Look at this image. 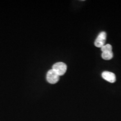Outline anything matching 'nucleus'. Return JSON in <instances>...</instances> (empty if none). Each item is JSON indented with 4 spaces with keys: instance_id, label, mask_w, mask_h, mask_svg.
Wrapping results in <instances>:
<instances>
[{
    "instance_id": "obj_1",
    "label": "nucleus",
    "mask_w": 121,
    "mask_h": 121,
    "mask_svg": "<svg viewBox=\"0 0 121 121\" xmlns=\"http://www.w3.org/2000/svg\"><path fill=\"white\" fill-rule=\"evenodd\" d=\"M52 69H53L60 76H62L67 71V65L63 62H57L53 65Z\"/></svg>"
},
{
    "instance_id": "obj_2",
    "label": "nucleus",
    "mask_w": 121,
    "mask_h": 121,
    "mask_svg": "<svg viewBox=\"0 0 121 121\" xmlns=\"http://www.w3.org/2000/svg\"><path fill=\"white\" fill-rule=\"evenodd\" d=\"M47 81L50 84H54L57 83L60 80V76L53 69H50L47 72L46 76Z\"/></svg>"
},
{
    "instance_id": "obj_3",
    "label": "nucleus",
    "mask_w": 121,
    "mask_h": 121,
    "mask_svg": "<svg viewBox=\"0 0 121 121\" xmlns=\"http://www.w3.org/2000/svg\"><path fill=\"white\" fill-rule=\"evenodd\" d=\"M106 38H107V34L104 31H102L98 35L96 40L94 42V44L96 47L102 48L105 45Z\"/></svg>"
},
{
    "instance_id": "obj_4",
    "label": "nucleus",
    "mask_w": 121,
    "mask_h": 121,
    "mask_svg": "<svg viewBox=\"0 0 121 121\" xmlns=\"http://www.w3.org/2000/svg\"><path fill=\"white\" fill-rule=\"evenodd\" d=\"M102 78L106 81L110 83H114L116 81V75L113 72L109 71H104L102 74Z\"/></svg>"
},
{
    "instance_id": "obj_5",
    "label": "nucleus",
    "mask_w": 121,
    "mask_h": 121,
    "mask_svg": "<svg viewBox=\"0 0 121 121\" xmlns=\"http://www.w3.org/2000/svg\"><path fill=\"white\" fill-rule=\"evenodd\" d=\"M113 54L112 52H102V57L105 60H110L113 58Z\"/></svg>"
},
{
    "instance_id": "obj_6",
    "label": "nucleus",
    "mask_w": 121,
    "mask_h": 121,
    "mask_svg": "<svg viewBox=\"0 0 121 121\" xmlns=\"http://www.w3.org/2000/svg\"><path fill=\"white\" fill-rule=\"evenodd\" d=\"M102 52H112V46L109 44H105L101 48Z\"/></svg>"
}]
</instances>
